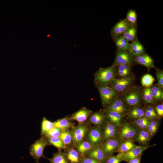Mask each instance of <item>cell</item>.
<instances>
[{
    "instance_id": "cell-46",
    "label": "cell",
    "mask_w": 163,
    "mask_h": 163,
    "mask_svg": "<svg viewBox=\"0 0 163 163\" xmlns=\"http://www.w3.org/2000/svg\"><path fill=\"white\" fill-rule=\"evenodd\" d=\"M142 154L129 160L128 163H140Z\"/></svg>"
},
{
    "instance_id": "cell-11",
    "label": "cell",
    "mask_w": 163,
    "mask_h": 163,
    "mask_svg": "<svg viewBox=\"0 0 163 163\" xmlns=\"http://www.w3.org/2000/svg\"><path fill=\"white\" fill-rule=\"evenodd\" d=\"M139 129L133 126L129 123L123 125L118 133L117 137L122 141L128 139H132Z\"/></svg>"
},
{
    "instance_id": "cell-12",
    "label": "cell",
    "mask_w": 163,
    "mask_h": 163,
    "mask_svg": "<svg viewBox=\"0 0 163 163\" xmlns=\"http://www.w3.org/2000/svg\"><path fill=\"white\" fill-rule=\"evenodd\" d=\"M131 24L125 18L120 20L111 30V38L114 40L121 35H122Z\"/></svg>"
},
{
    "instance_id": "cell-47",
    "label": "cell",
    "mask_w": 163,
    "mask_h": 163,
    "mask_svg": "<svg viewBox=\"0 0 163 163\" xmlns=\"http://www.w3.org/2000/svg\"><path fill=\"white\" fill-rule=\"evenodd\" d=\"M36 163H40L39 162V161H36Z\"/></svg>"
},
{
    "instance_id": "cell-29",
    "label": "cell",
    "mask_w": 163,
    "mask_h": 163,
    "mask_svg": "<svg viewBox=\"0 0 163 163\" xmlns=\"http://www.w3.org/2000/svg\"><path fill=\"white\" fill-rule=\"evenodd\" d=\"M151 120L143 116L132 120L130 124L139 130L146 129Z\"/></svg>"
},
{
    "instance_id": "cell-36",
    "label": "cell",
    "mask_w": 163,
    "mask_h": 163,
    "mask_svg": "<svg viewBox=\"0 0 163 163\" xmlns=\"http://www.w3.org/2000/svg\"><path fill=\"white\" fill-rule=\"evenodd\" d=\"M158 85H155L151 88V93L154 102L163 99V91Z\"/></svg>"
},
{
    "instance_id": "cell-24",
    "label": "cell",
    "mask_w": 163,
    "mask_h": 163,
    "mask_svg": "<svg viewBox=\"0 0 163 163\" xmlns=\"http://www.w3.org/2000/svg\"><path fill=\"white\" fill-rule=\"evenodd\" d=\"M129 51L135 57L145 53L143 46L138 39L131 43Z\"/></svg>"
},
{
    "instance_id": "cell-27",
    "label": "cell",
    "mask_w": 163,
    "mask_h": 163,
    "mask_svg": "<svg viewBox=\"0 0 163 163\" xmlns=\"http://www.w3.org/2000/svg\"><path fill=\"white\" fill-rule=\"evenodd\" d=\"M133 65L124 64L116 66V73L120 78H125L129 76L131 72Z\"/></svg>"
},
{
    "instance_id": "cell-8",
    "label": "cell",
    "mask_w": 163,
    "mask_h": 163,
    "mask_svg": "<svg viewBox=\"0 0 163 163\" xmlns=\"http://www.w3.org/2000/svg\"><path fill=\"white\" fill-rule=\"evenodd\" d=\"M156 144L150 145H138L136 147L126 152L118 153L117 155L119 157L122 161L127 162L129 160L142 154V152L149 147L154 146Z\"/></svg>"
},
{
    "instance_id": "cell-41",
    "label": "cell",
    "mask_w": 163,
    "mask_h": 163,
    "mask_svg": "<svg viewBox=\"0 0 163 163\" xmlns=\"http://www.w3.org/2000/svg\"><path fill=\"white\" fill-rule=\"evenodd\" d=\"M62 131L60 129L54 127L42 136L45 138L59 137Z\"/></svg>"
},
{
    "instance_id": "cell-19",
    "label": "cell",
    "mask_w": 163,
    "mask_h": 163,
    "mask_svg": "<svg viewBox=\"0 0 163 163\" xmlns=\"http://www.w3.org/2000/svg\"><path fill=\"white\" fill-rule=\"evenodd\" d=\"M95 146L85 138L73 147L82 157L85 156Z\"/></svg>"
},
{
    "instance_id": "cell-15",
    "label": "cell",
    "mask_w": 163,
    "mask_h": 163,
    "mask_svg": "<svg viewBox=\"0 0 163 163\" xmlns=\"http://www.w3.org/2000/svg\"><path fill=\"white\" fill-rule=\"evenodd\" d=\"M126 108L120 98L117 96L110 104L106 106L104 111H112L124 114Z\"/></svg>"
},
{
    "instance_id": "cell-14",
    "label": "cell",
    "mask_w": 163,
    "mask_h": 163,
    "mask_svg": "<svg viewBox=\"0 0 163 163\" xmlns=\"http://www.w3.org/2000/svg\"><path fill=\"white\" fill-rule=\"evenodd\" d=\"M85 156L100 163H104L107 157L103 149L102 144L95 146Z\"/></svg>"
},
{
    "instance_id": "cell-13",
    "label": "cell",
    "mask_w": 163,
    "mask_h": 163,
    "mask_svg": "<svg viewBox=\"0 0 163 163\" xmlns=\"http://www.w3.org/2000/svg\"><path fill=\"white\" fill-rule=\"evenodd\" d=\"M92 113V110L83 107L73 113L68 118L71 121H75L78 124L83 123L86 122Z\"/></svg>"
},
{
    "instance_id": "cell-40",
    "label": "cell",
    "mask_w": 163,
    "mask_h": 163,
    "mask_svg": "<svg viewBox=\"0 0 163 163\" xmlns=\"http://www.w3.org/2000/svg\"><path fill=\"white\" fill-rule=\"evenodd\" d=\"M155 81L154 78L149 74L144 75L141 79V84L145 88L151 87Z\"/></svg>"
},
{
    "instance_id": "cell-7",
    "label": "cell",
    "mask_w": 163,
    "mask_h": 163,
    "mask_svg": "<svg viewBox=\"0 0 163 163\" xmlns=\"http://www.w3.org/2000/svg\"><path fill=\"white\" fill-rule=\"evenodd\" d=\"M141 98V92L138 88L130 89L123 95V100L130 107H135L139 105Z\"/></svg>"
},
{
    "instance_id": "cell-34",
    "label": "cell",
    "mask_w": 163,
    "mask_h": 163,
    "mask_svg": "<svg viewBox=\"0 0 163 163\" xmlns=\"http://www.w3.org/2000/svg\"><path fill=\"white\" fill-rule=\"evenodd\" d=\"M49 145H52L59 150H65L66 148L59 137L45 138Z\"/></svg>"
},
{
    "instance_id": "cell-25",
    "label": "cell",
    "mask_w": 163,
    "mask_h": 163,
    "mask_svg": "<svg viewBox=\"0 0 163 163\" xmlns=\"http://www.w3.org/2000/svg\"><path fill=\"white\" fill-rule=\"evenodd\" d=\"M54 127L64 131L69 129L74 126V124L68 117H64L59 119L53 122Z\"/></svg>"
},
{
    "instance_id": "cell-20",
    "label": "cell",
    "mask_w": 163,
    "mask_h": 163,
    "mask_svg": "<svg viewBox=\"0 0 163 163\" xmlns=\"http://www.w3.org/2000/svg\"><path fill=\"white\" fill-rule=\"evenodd\" d=\"M136 62L146 67L149 70L152 68H155L152 59L145 53L135 57Z\"/></svg>"
},
{
    "instance_id": "cell-9",
    "label": "cell",
    "mask_w": 163,
    "mask_h": 163,
    "mask_svg": "<svg viewBox=\"0 0 163 163\" xmlns=\"http://www.w3.org/2000/svg\"><path fill=\"white\" fill-rule=\"evenodd\" d=\"M122 141L117 136L110 138L102 144L103 149L107 155L109 156L117 152Z\"/></svg>"
},
{
    "instance_id": "cell-22",
    "label": "cell",
    "mask_w": 163,
    "mask_h": 163,
    "mask_svg": "<svg viewBox=\"0 0 163 163\" xmlns=\"http://www.w3.org/2000/svg\"><path fill=\"white\" fill-rule=\"evenodd\" d=\"M63 153L70 163H80L81 156L73 146L66 149Z\"/></svg>"
},
{
    "instance_id": "cell-38",
    "label": "cell",
    "mask_w": 163,
    "mask_h": 163,
    "mask_svg": "<svg viewBox=\"0 0 163 163\" xmlns=\"http://www.w3.org/2000/svg\"><path fill=\"white\" fill-rule=\"evenodd\" d=\"M144 117L152 120L158 117L155 113V108L152 105L147 106L144 109Z\"/></svg>"
},
{
    "instance_id": "cell-32",
    "label": "cell",
    "mask_w": 163,
    "mask_h": 163,
    "mask_svg": "<svg viewBox=\"0 0 163 163\" xmlns=\"http://www.w3.org/2000/svg\"><path fill=\"white\" fill-rule=\"evenodd\" d=\"M129 117L134 120L144 116V109L138 107H135L130 110L128 113Z\"/></svg>"
},
{
    "instance_id": "cell-35",
    "label": "cell",
    "mask_w": 163,
    "mask_h": 163,
    "mask_svg": "<svg viewBox=\"0 0 163 163\" xmlns=\"http://www.w3.org/2000/svg\"><path fill=\"white\" fill-rule=\"evenodd\" d=\"M54 127L53 122L48 120L46 117H43L41 122L40 135L42 136H43L47 132Z\"/></svg>"
},
{
    "instance_id": "cell-48",
    "label": "cell",
    "mask_w": 163,
    "mask_h": 163,
    "mask_svg": "<svg viewBox=\"0 0 163 163\" xmlns=\"http://www.w3.org/2000/svg\"><path fill=\"white\" fill-rule=\"evenodd\" d=\"M97 163H99V162H97Z\"/></svg>"
},
{
    "instance_id": "cell-2",
    "label": "cell",
    "mask_w": 163,
    "mask_h": 163,
    "mask_svg": "<svg viewBox=\"0 0 163 163\" xmlns=\"http://www.w3.org/2000/svg\"><path fill=\"white\" fill-rule=\"evenodd\" d=\"M96 86L100 94L102 104L104 107L107 106L117 97V92L110 87L99 84H96Z\"/></svg>"
},
{
    "instance_id": "cell-17",
    "label": "cell",
    "mask_w": 163,
    "mask_h": 163,
    "mask_svg": "<svg viewBox=\"0 0 163 163\" xmlns=\"http://www.w3.org/2000/svg\"><path fill=\"white\" fill-rule=\"evenodd\" d=\"M152 137L146 129L139 130L134 137L131 139L142 145H147Z\"/></svg>"
},
{
    "instance_id": "cell-6",
    "label": "cell",
    "mask_w": 163,
    "mask_h": 163,
    "mask_svg": "<svg viewBox=\"0 0 163 163\" xmlns=\"http://www.w3.org/2000/svg\"><path fill=\"white\" fill-rule=\"evenodd\" d=\"M85 138L95 146L102 144L104 140L103 130L101 127H90Z\"/></svg>"
},
{
    "instance_id": "cell-42",
    "label": "cell",
    "mask_w": 163,
    "mask_h": 163,
    "mask_svg": "<svg viewBox=\"0 0 163 163\" xmlns=\"http://www.w3.org/2000/svg\"><path fill=\"white\" fill-rule=\"evenodd\" d=\"M156 76L158 80V85L161 89L163 88V70L156 69Z\"/></svg>"
},
{
    "instance_id": "cell-31",
    "label": "cell",
    "mask_w": 163,
    "mask_h": 163,
    "mask_svg": "<svg viewBox=\"0 0 163 163\" xmlns=\"http://www.w3.org/2000/svg\"><path fill=\"white\" fill-rule=\"evenodd\" d=\"M114 41L117 48L129 51L131 43L127 40L122 35L118 37Z\"/></svg>"
},
{
    "instance_id": "cell-5",
    "label": "cell",
    "mask_w": 163,
    "mask_h": 163,
    "mask_svg": "<svg viewBox=\"0 0 163 163\" xmlns=\"http://www.w3.org/2000/svg\"><path fill=\"white\" fill-rule=\"evenodd\" d=\"M135 57L127 50L117 48L113 64L118 66L124 64L133 65L135 62Z\"/></svg>"
},
{
    "instance_id": "cell-37",
    "label": "cell",
    "mask_w": 163,
    "mask_h": 163,
    "mask_svg": "<svg viewBox=\"0 0 163 163\" xmlns=\"http://www.w3.org/2000/svg\"><path fill=\"white\" fill-rule=\"evenodd\" d=\"M156 118L151 120L146 129L152 137L156 133L159 126L160 120Z\"/></svg>"
},
{
    "instance_id": "cell-21",
    "label": "cell",
    "mask_w": 163,
    "mask_h": 163,
    "mask_svg": "<svg viewBox=\"0 0 163 163\" xmlns=\"http://www.w3.org/2000/svg\"><path fill=\"white\" fill-rule=\"evenodd\" d=\"M106 119L108 121L116 125L118 127L122 125V119L125 114L112 111H104Z\"/></svg>"
},
{
    "instance_id": "cell-33",
    "label": "cell",
    "mask_w": 163,
    "mask_h": 163,
    "mask_svg": "<svg viewBox=\"0 0 163 163\" xmlns=\"http://www.w3.org/2000/svg\"><path fill=\"white\" fill-rule=\"evenodd\" d=\"M151 87L145 88L141 92V97L146 104H154L155 102L153 98Z\"/></svg>"
},
{
    "instance_id": "cell-10",
    "label": "cell",
    "mask_w": 163,
    "mask_h": 163,
    "mask_svg": "<svg viewBox=\"0 0 163 163\" xmlns=\"http://www.w3.org/2000/svg\"><path fill=\"white\" fill-rule=\"evenodd\" d=\"M133 79V78L130 76L117 79L115 78L110 84V87L117 92H123L130 85Z\"/></svg>"
},
{
    "instance_id": "cell-23",
    "label": "cell",
    "mask_w": 163,
    "mask_h": 163,
    "mask_svg": "<svg viewBox=\"0 0 163 163\" xmlns=\"http://www.w3.org/2000/svg\"><path fill=\"white\" fill-rule=\"evenodd\" d=\"M137 32V25H130L122 35L127 40L132 43L138 39Z\"/></svg>"
},
{
    "instance_id": "cell-16",
    "label": "cell",
    "mask_w": 163,
    "mask_h": 163,
    "mask_svg": "<svg viewBox=\"0 0 163 163\" xmlns=\"http://www.w3.org/2000/svg\"><path fill=\"white\" fill-rule=\"evenodd\" d=\"M106 119L105 114L97 111L92 113L87 121L89 124L93 125L94 126L101 128L104 125Z\"/></svg>"
},
{
    "instance_id": "cell-18",
    "label": "cell",
    "mask_w": 163,
    "mask_h": 163,
    "mask_svg": "<svg viewBox=\"0 0 163 163\" xmlns=\"http://www.w3.org/2000/svg\"><path fill=\"white\" fill-rule=\"evenodd\" d=\"M118 127L113 123L107 121L104 126L103 130L104 140L117 136L118 133Z\"/></svg>"
},
{
    "instance_id": "cell-45",
    "label": "cell",
    "mask_w": 163,
    "mask_h": 163,
    "mask_svg": "<svg viewBox=\"0 0 163 163\" xmlns=\"http://www.w3.org/2000/svg\"><path fill=\"white\" fill-rule=\"evenodd\" d=\"M97 162H98L95 160L86 156L81 157L80 163H97Z\"/></svg>"
},
{
    "instance_id": "cell-30",
    "label": "cell",
    "mask_w": 163,
    "mask_h": 163,
    "mask_svg": "<svg viewBox=\"0 0 163 163\" xmlns=\"http://www.w3.org/2000/svg\"><path fill=\"white\" fill-rule=\"evenodd\" d=\"M53 154L52 158H47L50 163H70L62 150H59L57 152Z\"/></svg>"
},
{
    "instance_id": "cell-1",
    "label": "cell",
    "mask_w": 163,
    "mask_h": 163,
    "mask_svg": "<svg viewBox=\"0 0 163 163\" xmlns=\"http://www.w3.org/2000/svg\"><path fill=\"white\" fill-rule=\"evenodd\" d=\"M116 66L105 68H100L94 73V81L96 84L108 86L115 78Z\"/></svg>"
},
{
    "instance_id": "cell-39",
    "label": "cell",
    "mask_w": 163,
    "mask_h": 163,
    "mask_svg": "<svg viewBox=\"0 0 163 163\" xmlns=\"http://www.w3.org/2000/svg\"><path fill=\"white\" fill-rule=\"evenodd\" d=\"M126 18L131 24V25H137V16L135 10L129 9L126 14Z\"/></svg>"
},
{
    "instance_id": "cell-4",
    "label": "cell",
    "mask_w": 163,
    "mask_h": 163,
    "mask_svg": "<svg viewBox=\"0 0 163 163\" xmlns=\"http://www.w3.org/2000/svg\"><path fill=\"white\" fill-rule=\"evenodd\" d=\"M89 124L87 122L79 123L77 126H74L71 128V130L72 136L73 147L85 139L90 128Z\"/></svg>"
},
{
    "instance_id": "cell-28",
    "label": "cell",
    "mask_w": 163,
    "mask_h": 163,
    "mask_svg": "<svg viewBox=\"0 0 163 163\" xmlns=\"http://www.w3.org/2000/svg\"><path fill=\"white\" fill-rule=\"evenodd\" d=\"M120 144L117 152L118 153L126 152L136 147L138 145L136 144L131 139L124 140Z\"/></svg>"
},
{
    "instance_id": "cell-43",
    "label": "cell",
    "mask_w": 163,
    "mask_h": 163,
    "mask_svg": "<svg viewBox=\"0 0 163 163\" xmlns=\"http://www.w3.org/2000/svg\"><path fill=\"white\" fill-rule=\"evenodd\" d=\"M122 160L118 156L111 155L107 156L104 163H120Z\"/></svg>"
},
{
    "instance_id": "cell-3",
    "label": "cell",
    "mask_w": 163,
    "mask_h": 163,
    "mask_svg": "<svg viewBox=\"0 0 163 163\" xmlns=\"http://www.w3.org/2000/svg\"><path fill=\"white\" fill-rule=\"evenodd\" d=\"M49 144L46 138L42 136L31 145L30 154L36 161H39L41 157H45L43 154V150Z\"/></svg>"
},
{
    "instance_id": "cell-26",
    "label": "cell",
    "mask_w": 163,
    "mask_h": 163,
    "mask_svg": "<svg viewBox=\"0 0 163 163\" xmlns=\"http://www.w3.org/2000/svg\"><path fill=\"white\" fill-rule=\"evenodd\" d=\"M59 137L66 149L73 146V138L71 130L69 129L62 131Z\"/></svg>"
},
{
    "instance_id": "cell-44",
    "label": "cell",
    "mask_w": 163,
    "mask_h": 163,
    "mask_svg": "<svg viewBox=\"0 0 163 163\" xmlns=\"http://www.w3.org/2000/svg\"><path fill=\"white\" fill-rule=\"evenodd\" d=\"M155 110L157 117H162L163 116V104H159L156 106Z\"/></svg>"
}]
</instances>
